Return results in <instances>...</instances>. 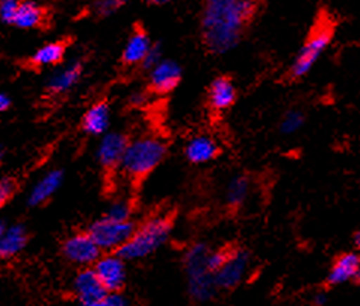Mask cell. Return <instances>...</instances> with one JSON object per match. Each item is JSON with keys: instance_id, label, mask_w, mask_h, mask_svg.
<instances>
[{"instance_id": "6da1fadb", "label": "cell", "mask_w": 360, "mask_h": 306, "mask_svg": "<svg viewBox=\"0 0 360 306\" xmlns=\"http://www.w3.org/2000/svg\"><path fill=\"white\" fill-rule=\"evenodd\" d=\"M259 9L248 0H211L202 13V39L209 52L223 55L241 42L244 29Z\"/></svg>"}, {"instance_id": "7a4b0ae2", "label": "cell", "mask_w": 360, "mask_h": 306, "mask_svg": "<svg viewBox=\"0 0 360 306\" xmlns=\"http://www.w3.org/2000/svg\"><path fill=\"white\" fill-rule=\"evenodd\" d=\"M167 151V143L161 136L143 135L134 138L129 141L120 170L132 181L143 179L165 160Z\"/></svg>"}, {"instance_id": "3957f363", "label": "cell", "mask_w": 360, "mask_h": 306, "mask_svg": "<svg viewBox=\"0 0 360 306\" xmlns=\"http://www.w3.org/2000/svg\"><path fill=\"white\" fill-rule=\"evenodd\" d=\"M173 229V222L168 215H155L136 226L134 236L117 253L124 261L147 258L167 243Z\"/></svg>"}, {"instance_id": "277c9868", "label": "cell", "mask_w": 360, "mask_h": 306, "mask_svg": "<svg viewBox=\"0 0 360 306\" xmlns=\"http://www.w3.org/2000/svg\"><path fill=\"white\" fill-rule=\"evenodd\" d=\"M211 249L206 244L198 243L189 248L184 256V267L188 278V290L197 302L212 299L217 291L215 274L207 265V256Z\"/></svg>"}, {"instance_id": "5b68a950", "label": "cell", "mask_w": 360, "mask_h": 306, "mask_svg": "<svg viewBox=\"0 0 360 306\" xmlns=\"http://www.w3.org/2000/svg\"><path fill=\"white\" fill-rule=\"evenodd\" d=\"M332 37L333 25L328 20L321 18L319 23H316L312 29V32L309 34L306 43L300 49L291 67H289L286 75L289 81H298V79L304 77L312 70L319 56L326 52V49L328 47L330 42H332Z\"/></svg>"}, {"instance_id": "8992f818", "label": "cell", "mask_w": 360, "mask_h": 306, "mask_svg": "<svg viewBox=\"0 0 360 306\" xmlns=\"http://www.w3.org/2000/svg\"><path fill=\"white\" fill-rule=\"evenodd\" d=\"M135 231L136 224L134 222H115L103 215L89 226L88 234L93 236L100 250L114 253L132 238Z\"/></svg>"}, {"instance_id": "52a82bcc", "label": "cell", "mask_w": 360, "mask_h": 306, "mask_svg": "<svg viewBox=\"0 0 360 306\" xmlns=\"http://www.w3.org/2000/svg\"><path fill=\"white\" fill-rule=\"evenodd\" d=\"M93 270L109 294L123 290L127 278L126 261L117 252L100 256V260L93 265Z\"/></svg>"}, {"instance_id": "ba28073f", "label": "cell", "mask_w": 360, "mask_h": 306, "mask_svg": "<svg viewBox=\"0 0 360 306\" xmlns=\"http://www.w3.org/2000/svg\"><path fill=\"white\" fill-rule=\"evenodd\" d=\"M63 253L70 262L81 267L94 265L102 256V250L88 232H77L68 236L63 244Z\"/></svg>"}, {"instance_id": "9c48e42d", "label": "cell", "mask_w": 360, "mask_h": 306, "mask_svg": "<svg viewBox=\"0 0 360 306\" xmlns=\"http://www.w3.org/2000/svg\"><path fill=\"white\" fill-rule=\"evenodd\" d=\"M250 253L245 249H233L229 252L226 264L215 273L217 288L230 290L238 287L248 273Z\"/></svg>"}, {"instance_id": "30bf717a", "label": "cell", "mask_w": 360, "mask_h": 306, "mask_svg": "<svg viewBox=\"0 0 360 306\" xmlns=\"http://www.w3.org/2000/svg\"><path fill=\"white\" fill-rule=\"evenodd\" d=\"M129 138L122 132H108L98 141L96 156L105 170L120 169L129 146Z\"/></svg>"}, {"instance_id": "8fae6325", "label": "cell", "mask_w": 360, "mask_h": 306, "mask_svg": "<svg viewBox=\"0 0 360 306\" xmlns=\"http://www.w3.org/2000/svg\"><path fill=\"white\" fill-rule=\"evenodd\" d=\"M84 72L82 59H72V61L56 67L50 73L46 82V91L52 96H63L68 93L79 82Z\"/></svg>"}, {"instance_id": "7c38bea8", "label": "cell", "mask_w": 360, "mask_h": 306, "mask_svg": "<svg viewBox=\"0 0 360 306\" xmlns=\"http://www.w3.org/2000/svg\"><path fill=\"white\" fill-rule=\"evenodd\" d=\"M182 79V67L173 59H164L148 72V87L156 94L172 93Z\"/></svg>"}, {"instance_id": "4fadbf2b", "label": "cell", "mask_w": 360, "mask_h": 306, "mask_svg": "<svg viewBox=\"0 0 360 306\" xmlns=\"http://www.w3.org/2000/svg\"><path fill=\"white\" fill-rule=\"evenodd\" d=\"M73 291L81 305L100 302L109 294L93 269H84L75 276Z\"/></svg>"}, {"instance_id": "5bb4252c", "label": "cell", "mask_w": 360, "mask_h": 306, "mask_svg": "<svg viewBox=\"0 0 360 306\" xmlns=\"http://www.w3.org/2000/svg\"><path fill=\"white\" fill-rule=\"evenodd\" d=\"M218 153L219 146L217 140L206 134H200L189 138L188 143L185 144L186 160L195 165H202L214 161Z\"/></svg>"}, {"instance_id": "9a60e30c", "label": "cell", "mask_w": 360, "mask_h": 306, "mask_svg": "<svg viewBox=\"0 0 360 306\" xmlns=\"http://www.w3.org/2000/svg\"><path fill=\"white\" fill-rule=\"evenodd\" d=\"M64 181V172L59 169H53L47 172L43 177H39L37 184L32 186L27 196V205L31 208L46 203L59 189H61Z\"/></svg>"}, {"instance_id": "2e32d148", "label": "cell", "mask_w": 360, "mask_h": 306, "mask_svg": "<svg viewBox=\"0 0 360 306\" xmlns=\"http://www.w3.org/2000/svg\"><path fill=\"white\" fill-rule=\"evenodd\" d=\"M360 265V253L353 252H345L338 256L333 261L332 269H330L327 274V283L336 287V285H341L349 281H354L357 270Z\"/></svg>"}, {"instance_id": "e0dca14e", "label": "cell", "mask_w": 360, "mask_h": 306, "mask_svg": "<svg viewBox=\"0 0 360 306\" xmlns=\"http://www.w3.org/2000/svg\"><path fill=\"white\" fill-rule=\"evenodd\" d=\"M236 101L235 84L227 76H218L209 85L207 102L214 111L229 110Z\"/></svg>"}, {"instance_id": "ac0fdd59", "label": "cell", "mask_w": 360, "mask_h": 306, "mask_svg": "<svg viewBox=\"0 0 360 306\" xmlns=\"http://www.w3.org/2000/svg\"><path fill=\"white\" fill-rule=\"evenodd\" d=\"M153 47L152 39L143 27H136L135 31L127 38L123 49L122 59L126 65H138L144 63L150 49Z\"/></svg>"}, {"instance_id": "d6986e66", "label": "cell", "mask_w": 360, "mask_h": 306, "mask_svg": "<svg viewBox=\"0 0 360 306\" xmlns=\"http://www.w3.org/2000/svg\"><path fill=\"white\" fill-rule=\"evenodd\" d=\"M111 123V108L106 101L91 105L82 117V131L88 135L108 134Z\"/></svg>"}, {"instance_id": "ffe728a7", "label": "cell", "mask_w": 360, "mask_h": 306, "mask_svg": "<svg viewBox=\"0 0 360 306\" xmlns=\"http://www.w3.org/2000/svg\"><path fill=\"white\" fill-rule=\"evenodd\" d=\"M27 240L29 234L25 224H9L8 229L0 235V256L4 260L14 258L15 255H18L26 248Z\"/></svg>"}, {"instance_id": "44dd1931", "label": "cell", "mask_w": 360, "mask_h": 306, "mask_svg": "<svg viewBox=\"0 0 360 306\" xmlns=\"http://www.w3.org/2000/svg\"><path fill=\"white\" fill-rule=\"evenodd\" d=\"M67 44L64 42L46 43L38 47L34 55L29 59V64L32 67H59L65 56Z\"/></svg>"}, {"instance_id": "7402d4cb", "label": "cell", "mask_w": 360, "mask_h": 306, "mask_svg": "<svg viewBox=\"0 0 360 306\" xmlns=\"http://www.w3.org/2000/svg\"><path fill=\"white\" fill-rule=\"evenodd\" d=\"M46 15V9L41 5L35 2H20L13 25L18 29H35L44 23Z\"/></svg>"}, {"instance_id": "603a6c76", "label": "cell", "mask_w": 360, "mask_h": 306, "mask_svg": "<svg viewBox=\"0 0 360 306\" xmlns=\"http://www.w3.org/2000/svg\"><path fill=\"white\" fill-rule=\"evenodd\" d=\"M250 179L245 174H238L229 181L226 189V202L230 208H239L248 199Z\"/></svg>"}, {"instance_id": "cb8c5ba5", "label": "cell", "mask_w": 360, "mask_h": 306, "mask_svg": "<svg viewBox=\"0 0 360 306\" xmlns=\"http://www.w3.org/2000/svg\"><path fill=\"white\" fill-rule=\"evenodd\" d=\"M303 125H304V114L300 110H292V111H288L283 115L278 129L283 135H291L302 129Z\"/></svg>"}, {"instance_id": "d4e9b609", "label": "cell", "mask_w": 360, "mask_h": 306, "mask_svg": "<svg viewBox=\"0 0 360 306\" xmlns=\"http://www.w3.org/2000/svg\"><path fill=\"white\" fill-rule=\"evenodd\" d=\"M132 212H134V208L131 202L124 199H118L111 203L105 215L108 219L115 220V222H132Z\"/></svg>"}, {"instance_id": "484cf974", "label": "cell", "mask_w": 360, "mask_h": 306, "mask_svg": "<svg viewBox=\"0 0 360 306\" xmlns=\"http://www.w3.org/2000/svg\"><path fill=\"white\" fill-rule=\"evenodd\" d=\"M18 6L20 2H17V0H2V2H0V20H2L5 25H13L15 14L18 11Z\"/></svg>"}, {"instance_id": "4316f807", "label": "cell", "mask_w": 360, "mask_h": 306, "mask_svg": "<svg viewBox=\"0 0 360 306\" xmlns=\"http://www.w3.org/2000/svg\"><path fill=\"white\" fill-rule=\"evenodd\" d=\"M17 191V182L11 176H4L0 179V203L5 205L13 199V196Z\"/></svg>"}, {"instance_id": "83f0119b", "label": "cell", "mask_w": 360, "mask_h": 306, "mask_svg": "<svg viewBox=\"0 0 360 306\" xmlns=\"http://www.w3.org/2000/svg\"><path fill=\"white\" fill-rule=\"evenodd\" d=\"M162 61H164V58H162V46L159 44V43H153V47L150 49L148 55L144 59L143 68H144V70H147V72H152L153 68L158 64H161Z\"/></svg>"}, {"instance_id": "f1b7e54d", "label": "cell", "mask_w": 360, "mask_h": 306, "mask_svg": "<svg viewBox=\"0 0 360 306\" xmlns=\"http://www.w3.org/2000/svg\"><path fill=\"white\" fill-rule=\"evenodd\" d=\"M229 252L230 250L219 249V250H211V253H209L207 265H209V269H211V272L214 274L226 264V261L229 258Z\"/></svg>"}, {"instance_id": "f546056e", "label": "cell", "mask_w": 360, "mask_h": 306, "mask_svg": "<svg viewBox=\"0 0 360 306\" xmlns=\"http://www.w3.org/2000/svg\"><path fill=\"white\" fill-rule=\"evenodd\" d=\"M122 6H124L123 0H105V2H96L93 9L98 15H111Z\"/></svg>"}, {"instance_id": "4dcf8cb0", "label": "cell", "mask_w": 360, "mask_h": 306, "mask_svg": "<svg viewBox=\"0 0 360 306\" xmlns=\"http://www.w3.org/2000/svg\"><path fill=\"white\" fill-rule=\"evenodd\" d=\"M82 306H129V302L123 294L114 293V294H108L103 300L89 303V305H82Z\"/></svg>"}, {"instance_id": "1f68e13d", "label": "cell", "mask_w": 360, "mask_h": 306, "mask_svg": "<svg viewBox=\"0 0 360 306\" xmlns=\"http://www.w3.org/2000/svg\"><path fill=\"white\" fill-rule=\"evenodd\" d=\"M147 102V94L144 91H134L129 96V103L134 106H141Z\"/></svg>"}, {"instance_id": "d6a6232c", "label": "cell", "mask_w": 360, "mask_h": 306, "mask_svg": "<svg viewBox=\"0 0 360 306\" xmlns=\"http://www.w3.org/2000/svg\"><path fill=\"white\" fill-rule=\"evenodd\" d=\"M11 103H13L11 96L6 93L0 94V111H8L9 108H11Z\"/></svg>"}, {"instance_id": "836d02e7", "label": "cell", "mask_w": 360, "mask_h": 306, "mask_svg": "<svg viewBox=\"0 0 360 306\" xmlns=\"http://www.w3.org/2000/svg\"><path fill=\"white\" fill-rule=\"evenodd\" d=\"M327 303V294L326 293H318L314 298V305L315 306H324Z\"/></svg>"}, {"instance_id": "e575fe53", "label": "cell", "mask_w": 360, "mask_h": 306, "mask_svg": "<svg viewBox=\"0 0 360 306\" xmlns=\"http://www.w3.org/2000/svg\"><path fill=\"white\" fill-rule=\"evenodd\" d=\"M353 244H354L356 252L360 253V229H359V231L354 234V236H353Z\"/></svg>"}, {"instance_id": "d590c367", "label": "cell", "mask_w": 360, "mask_h": 306, "mask_svg": "<svg viewBox=\"0 0 360 306\" xmlns=\"http://www.w3.org/2000/svg\"><path fill=\"white\" fill-rule=\"evenodd\" d=\"M354 282L360 283V265H359V270H357V274H356V278H354Z\"/></svg>"}]
</instances>
